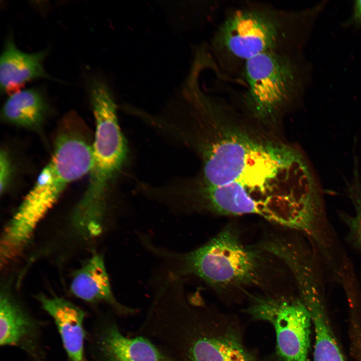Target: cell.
Segmentation results:
<instances>
[{"label":"cell","mask_w":361,"mask_h":361,"mask_svg":"<svg viewBox=\"0 0 361 361\" xmlns=\"http://www.w3.org/2000/svg\"><path fill=\"white\" fill-rule=\"evenodd\" d=\"M192 148L202 164L197 179L218 187L250 215L267 218L295 208L318 188L299 150L228 107L204 116L195 131Z\"/></svg>","instance_id":"cell-1"},{"label":"cell","mask_w":361,"mask_h":361,"mask_svg":"<svg viewBox=\"0 0 361 361\" xmlns=\"http://www.w3.org/2000/svg\"><path fill=\"white\" fill-rule=\"evenodd\" d=\"M155 254L168 266L167 273L180 278L196 277L220 293L253 287L269 289L285 267L257 244L245 243L232 225L192 251L177 252L157 247Z\"/></svg>","instance_id":"cell-2"},{"label":"cell","mask_w":361,"mask_h":361,"mask_svg":"<svg viewBox=\"0 0 361 361\" xmlns=\"http://www.w3.org/2000/svg\"><path fill=\"white\" fill-rule=\"evenodd\" d=\"M93 141L89 129L76 112L63 118L51 158L23 201L30 213L44 217L68 185L89 173Z\"/></svg>","instance_id":"cell-3"},{"label":"cell","mask_w":361,"mask_h":361,"mask_svg":"<svg viewBox=\"0 0 361 361\" xmlns=\"http://www.w3.org/2000/svg\"><path fill=\"white\" fill-rule=\"evenodd\" d=\"M246 105L250 114L263 123L276 120L297 95V67L285 53L272 50L244 63Z\"/></svg>","instance_id":"cell-4"},{"label":"cell","mask_w":361,"mask_h":361,"mask_svg":"<svg viewBox=\"0 0 361 361\" xmlns=\"http://www.w3.org/2000/svg\"><path fill=\"white\" fill-rule=\"evenodd\" d=\"M288 18L286 13L272 8L237 9L221 25L213 45L220 53L244 63L263 52L279 50L287 36Z\"/></svg>","instance_id":"cell-5"},{"label":"cell","mask_w":361,"mask_h":361,"mask_svg":"<svg viewBox=\"0 0 361 361\" xmlns=\"http://www.w3.org/2000/svg\"><path fill=\"white\" fill-rule=\"evenodd\" d=\"M246 312L273 326L281 361H308L311 315L299 299L284 295H252Z\"/></svg>","instance_id":"cell-6"},{"label":"cell","mask_w":361,"mask_h":361,"mask_svg":"<svg viewBox=\"0 0 361 361\" xmlns=\"http://www.w3.org/2000/svg\"><path fill=\"white\" fill-rule=\"evenodd\" d=\"M93 111L96 128L87 190L102 195L108 193L110 182L123 165L127 147L119 126L116 106L102 102L95 105Z\"/></svg>","instance_id":"cell-7"},{"label":"cell","mask_w":361,"mask_h":361,"mask_svg":"<svg viewBox=\"0 0 361 361\" xmlns=\"http://www.w3.org/2000/svg\"><path fill=\"white\" fill-rule=\"evenodd\" d=\"M190 339V361H254L240 330L227 317L210 315L199 323Z\"/></svg>","instance_id":"cell-8"},{"label":"cell","mask_w":361,"mask_h":361,"mask_svg":"<svg viewBox=\"0 0 361 361\" xmlns=\"http://www.w3.org/2000/svg\"><path fill=\"white\" fill-rule=\"evenodd\" d=\"M37 322L8 291L0 296V345L16 346L39 359Z\"/></svg>","instance_id":"cell-9"},{"label":"cell","mask_w":361,"mask_h":361,"mask_svg":"<svg viewBox=\"0 0 361 361\" xmlns=\"http://www.w3.org/2000/svg\"><path fill=\"white\" fill-rule=\"evenodd\" d=\"M37 298L54 319L69 361H87L84 351V311L61 297L40 294Z\"/></svg>","instance_id":"cell-10"},{"label":"cell","mask_w":361,"mask_h":361,"mask_svg":"<svg viewBox=\"0 0 361 361\" xmlns=\"http://www.w3.org/2000/svg\"><path fill=\"white\" fill-rule=\"evenodd\" d=\"M48 51L36 53L21 51L12 37L7 40L0 59V86L2 92L8 93L20 88L30 80L42 78H53L47 74L43 60Z\"/></svg>","instance_id":"cell-11"},{"label":"cell","mask_w":361,"mask_h":361,"mask_svg":"<svg viewBox=\"0 0 361 361\" xmlns=\"http://www.w3.org/2000/svg\"><path fill=\"white\" fill-rule=\"evenodd\" d=\"M71 293L85 301L105 302L116 307V300L102 255L96 254L74 273L70 284Z\"/></svg>","instance_id":"cell-12"},{"label":"cell","mask_w":361,"mask_h":361,"mask_svg":"<svg viewBox=\"0 0 361 361\" xmlns=\"http://www.w3.org/2000/svg\"><path fill=\"white\" fill-rule=\"evenodd\" d=\"M98 345L106 361H166L149 340L142 337L127 338L115 326L102 331Z\"/></svg>","instance_id":"cell-13"},{"label":"cell","mask_w":361,"mask_h":361,"mask_svg":"<svg viewBox=\"0 0 361 361\" xmlns=\"http://www.w3.org/2000/svg\"><path fill=\"white\" fill-rule=\"evenodd\" d=\"M47 110L42 93L36 89H29L12 93L5 102L1 115L8 123L37 130L42 125Z\"/></svg>","instance_id":"cell-14"},{"label":"cell","mask_w":361,"mask_h":361,"mask_svg":"<svg viewBox=\"0 0 361 361\" xmlns=\"http://www.w3.org/2000/svg\"><path fill=\"white\" fill-rule=\"evenodd\" d=\"M309 310L315 331L314 361H344L321 305L313 304Z\"/></svg>","instance_id":"cell-15"},{"label":"cell","mask_w":361,"mask_h":361,"mask_svg":"<svg viewBox=\"0 0 361 361\" xmlns=\"http://www.w3.org/2000/svg\"><path fill=\"white\" fill-rule=\"evenodd\" d=\"M348 192L355 208V214L348 221L350 233L361 250V184L358 169L354 168L353 177L348 185Z\"/></svg>","instance_id":"cell-16"},{"label":"cell","mask_w":361,"mask_h":361,"mask_svg":"<svg viewBox=\"0 0 361 361\" xmlns=\"http://www.w3.org/2000/svg\"><path fill=\"white\" fill-rule=\"evenodd\" d=\"M11 173L10 158L5 150H2L0 154V192L4 193L7 189Z\"/></svg>","instance_id":"cell-17"},{"label":"cell","mask_w":361,"mask_h":361,"mask_svg":"<svg viewBox=\"0 0 361 361\" xmlns=\"http://www.w3.org/2000/svg\"><path fill=\"white\" fill-rule=\"evenodd\" d=\"M349 23L357 26H361V0L354 2L352 14Z\"/></svg>","instance_id":"cell-18"},{"label":"cell","mask_w":361,"mask_h":361,"mask_svg":"<svg viewBox=\"0 0 361 361\" xmlns=\"http://www.w3.org/2000/svg\"><path fill=\"white\" fill-rule=\"evenodd\" d=\"M198 90H200V89H198ZM196 91H195V92H196ZM192 95H191V96H192ZM190 98H191V97H190Z\"/></svg>","instance_id":"cell-19"}]
</instances>
